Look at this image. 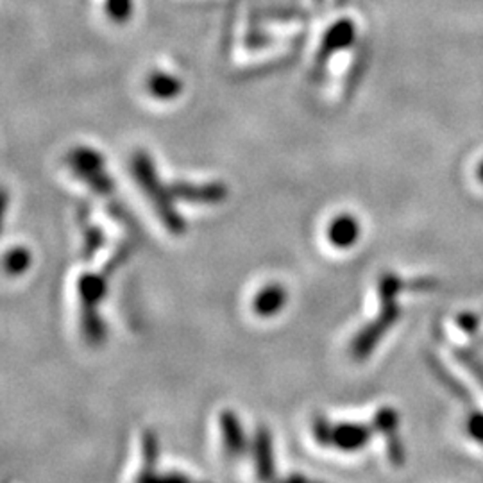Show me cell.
<instances>
[{"mask_svg":"<svg viewBox=\"0 0 483 483\" xmlns=\"http://www.w3.org/2000/svg\"><path fill=\"white\" fill-rule=\"evenodd\" d=\"M310 483H320V482H310Z\"/></svg>","mask_w":483,"mask_h":483,"instance_id":"20","label":"cell"},{"mask_svg":"<svg viewBox=\"0 0 483 483\" xmlns=\"http://www.w3.org/2000/svg\"><path fill=\"white\" fill-rule=\"evenodd\" d=\"M399 308L394 301H382V313L376 317L374 322L367 324L352 342V354L354 360H365L376 344L382 341L383 333L394 326L399 317Z\"/></svg>","mask_w":483,"mask_h":483,"instance_id":"1","label":"cell"},{"mask_svg":"<svg viewBox=\"0 0 483 483\" xmlns=\"http://www.w3.org/2000/svg\"><path fill=\"white\" fill-rule=\"evenodd\" d=\"M276 483H310V480H308L307 477H303V475H290V477H287L285 480H281V482H276Z\"/></svg>","mask_w":483,"mask_h":483,"instance_id":"18","label":"cell"},{"mask_svg":"<svg viewBox=\"0 0 483 483\" xmlns=\"http://www.w3.org/2000/svg\"><path fill=\"white\" fill-rule=\"evenodd\" d=\"M142 457H143V467L142 469L154 471L158 458H160V440L156 437V434L151 430L143 432V436H142Z\"/></svg>","mask_w":483,"mask_h":483,"instance_id":"11","label":"cell"},{"mask_svg":"<svg viewBox=\"0 0 483 483\" xmlns=\"http://www.w3.org/2000/svg\"><path fill=\"white\" fill-rule=\"evenodd\" d=\"M478 179H480V183H483V162L480 163V167H478Z\"/></svg>","mask_w":483,"mask_h":483,"instance_id":"19","label":"cell"},{"mask_svg":"<svg viewBox=\"0 0 483 483\" xmlns=\"http://www.w3.org/2000/svg\"><path fill=\"white\" fill-rule=\"evenodd\" d=\"M333 428L331 423L324 417V415H315L313 423H311V432H313V439L317 440L320 446H331L333 442Z\"/></svg>","mask_w":483,"mask_h":483,"instance_id":"15","label":"cell"},{"mask_svg":"<svg viewBox=\"0 0 483 483\" xmlns=\"http://www.w3.org/2000/svg\"><path fill=\"white\" fill-rule=\"evenodd\" d=\"M360 222L354 219L350 214H341L335 219L330 222L328 226V240L331 242V246L339 247V249H348L354 246L360 238Z\"/></svg>","mask_w":483,"mask_h":483,"instance_id":"5","label":"cell"},{"mask_svg":"<svg viewBox=\"0 0 483 483\" xmlns=\"http://www.w3.org/2000/svg\"><path fill=\"white\" fill-rule=\"evenodd\" d=\"M251 453L255 458L257 477L260 483H276V469H274V453H272V437L265 426H260L255 432V440L251 444Z\"/></svg>","mask_w":483,"mask_h":483,"instance_id":"2","label":"cell"},{"mask_svg":"<svg viewBox=\"0 0 483 483\" xmlns=\"http://www.w3.org/2000/svg\"><path fill=\"white\" fill-rule=\"evenodd\" d=\"M81 328H83L85 339L89 341L91 346H99L106 341V326H104L97 308L81 310Z\"/></svg>","mask_w":483,"mask_h":483,"instance_id":"9","label":"cell"},{"mask_svg":"<svg viewBox=\"0 0 483 483\" xmlns=\"http://www.w3.org/2000/svg\"><path fill=\"white\" fill-rule=\"evenodd\" d=\"M134 4L132 0H106L104 11L115 24H126L131 18Z\"/></svg>","mask_w":483,"mask_h":483,"instance_id":"13","label":"cell"},{"mask_svg":"<svg viewBox=\"0 0 483 483\" xmlns=\"http://www.w3.org/2000/svg\"><path fill=\"white\" fill-rule=\"evenodd\" d=\"M467 430L471 434L473 439L480 440L483 442V414H477L469 419L467 423Z\"/></svg>","mask_w":483,"mask_h":483,"instance_id":"17","label":"cell"},{"mask_svg":"<svg viewBox=\"0 0 483 483\" xmlns=\"http://www.w3.org/2000/svg\"><path fill=\"white\" fill-rule=\"evenodd\" d=\"M79 299H81V310H93L106 298L108 287H106V276L104 274H93L87 272L79 278L78 283Z\"/></svg>","mask_w":483,"mask_h":483,"instance_id":"6","label":"cell"},{"mask_svg":"<svg viewBox=\"0 0 483 483\" xmlns=\"http://www.w3.org/2000/svg\"><path fill=\"white\" fill-rule=\"evenodd\" d=\"M401 279L394 274H383L380 279V298L382 301H394L395 296L401 290Z\"/></svg>","mask_w":483,"mask_h":483,"instance_id":"16","label":"cell"},{"mask_svg":"<svg viewBox=\"0 0 483 483\" xmlns=\"http://www.w3.org/2000/svg\"><path fill=\"white\" fill-rule=\"evenodd\" d=\"M220 430H222L224 451L229 458H238L247 451L249 444L246 440V434L242 430L240 419L236 417L235 412L224 410L220 414Z\"/></svg>","mask_w":483,"mask_h":483,"instance_id":"3","label":"cell"},{"mask_svg":"<svg viewBox=\"0 0 483 483\" xmlns=\"http://www.w3.org/2000/svg\"><path fill=\"white\" fill-rule=\"evenodd\" d=\"M287 298V290L279 283H270L253 299V311L260 317H272L285 307Z\"/></svg>","mask_w":483,"mask_h":483,"instance_id":"7","label":"cell"},{"mask_svg":"<svg viewBox=\"0 0 483 483\" xmlns=\"http://www.w3.org/2000/svg\"><path fill=\"white\" fill-rule=\"evenodd\" d=\"M147 87H149V91L154 99L171 100V99H176L177 95L181 93L183 83L177 79L176 76H171L165 72H154L149 78Z\"/></svg>","mask_w":483,"mask_h":483,"instance_id":"8","label":"cell"},{"mask_svg":"<svg viewBox=\"0 0 483 483\" xmlns=\"http://www.w3.org/2000/svg\"><path fill=\"white\" fill-rule=\"evenodd\" d=\"M371 436H373V426L341 423V425H335V428H333L331 446H335L341 451L352 453V451L365 447L367 442L371 440Z\"/></svg>","mask_w":483,"mask_h":483,"instance_id":"4","label":"cell"},{"mask_svg":"<svg viewBox=\"0 0 483 483\" xmlns=\"http://www.w3.org/2000/svg\"><path fill=\"white\" fill-rule=\"evenodd\" d=\"M399 426V417H397V412L391 406H383L382 410H378L376 417H374V430L385 434L387 437L395 434Z\"/></svg>","mask_w":483,"mask_h":483,"instance_id":"14","label":"cell"},{"mask_svg":"<svg viewBox=\"0 0 483 483\" xmlns=\"http://www.w3.org/2000/svg\"><path fill=\"white\" fill-rule=\"evenodd\" d=\"M4 265H5V272L9 276H18L29 268L31 253L26 247H13L5 253Z\"/></svg>","mask_w":483,"mask_h":483,"instance_id":"10","label":"cell"},{"mask_svg":"<svg viewBox=\"0 0 483 483\" xmlns=\"http://www.w3.org/2000/svg\"><path fill=\"white\" fill-rule=\"evenodd\" d=\"M134 483H195L190 477L177 473V471H169L163 475H158L156 471L142 469L140 475L136 477Z\"/></svg>","mask_w":483,"mask_h":483,"instance_id":"12","label":"cell"}]
</instances>
